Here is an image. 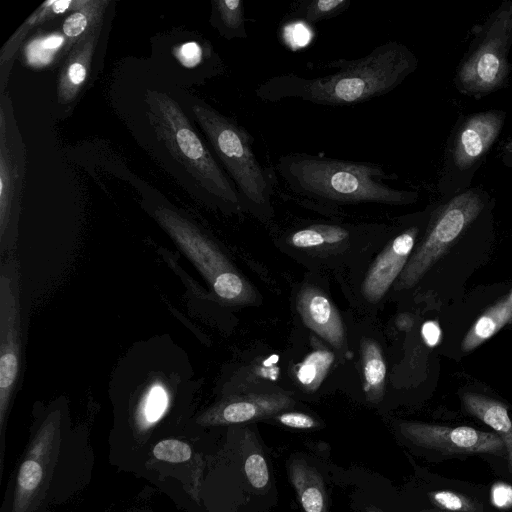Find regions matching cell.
I'll return each instance as SVG.
<instances>
[{"mask_svg": "<svg viewBox=\"0 0 512 512\" xmlns=\"http://www.w3.org/2000/svg\"><path fill=\"white\" fill-rule=\"evenodd\" d=\"M417 66L411 49L388 41L361 58L328 63L327 67L336 69L334 73L315 78L280 74L261 83L254 92L268 103L299 99L322 106H351L395 90Z\"/></svg>", "mask_w": 512, "mask_h": 512, "instance_id": "cell-1", "label": "cell"}, {"mask_svg": "<svg viewBox=\"0 0 512 512\" xmlns=\"http://www.w3.org/2000/svg\"><path fill=\"white\" fill-rule=\"evenodd\" d=\"M275 169L295 197L322 210L366 203L400 206L418 199L416 191L388 185L397 176L377 163L297 152L280 156Z\"/></svg>", "mask_w": 512, "mask_h": 512, "instance_id": "cell-2", "label": "cell"}, {"mask_svg": "<svg viewBox=\"0 0 512 512\" xmlns=\"http://www.w3.org/2000/svg\"><path fill=\"white\" fill-rule=\"evenodd\" d=\"M148 118L159 141L209 198L230 211L242 207L238 192L198 136L179 104L169 95L147 90Z\"/></svg>", "mask_w": 512, "mask_h": 512, "instance_id": "cell-3", "label": "cell"}, {"mask_svg": "<svg viewBox=\"0 0 512 512\" xmlns=\"http://www.w3.org/2000/svg\"><path fill=\"white\" fill-rule=\"evenodd\" d=\"M192 112L234 184L242 207L256 216H270L274 173L255 156L252 135L205 103L194 104Z\"/></svg>", "mask_w": 512, "mask_h": 512, "instance_id": "cell-4", "label": "cell"}, {"mask_svg": "<svg viewBox=\"0 0 512 512\" xmlns=\"http://www.w3.org/2000/svg\"><path fill=\"white\" fill-rule=\"evenodd\" d=\"M473 39L456 71L457 90L480 98L504 86L510 66L512 2H503L488 19L473 28Z\"/></svg>", "mask_w": 512, "mask_h": 512, "instance_id": "cell-5", "label": "cell"}, {"mask_svg": "<svg viewBox=\"0 0 512 512\" xmlns=\"http://www.w3.org/2000/svg\"><path fill=\"white\" fill-rule=\"evenodd\" d=\"M489 194L469 188L431 209L426 233L395 284L397 290L413 287L446 250L489 207Z\"/></svg>", "mask_w": 512, "mask_h": 512, "instance_id": "cell-6", "label": "cell"}, {"mask_svg": "<svg viewBox=\"0 0 512 512\" xmlns=\"http://www.w3.org/2000/svg\"><path fill=\"white\" fill-rule=\"evenodd\" d=\"M502 110H487L459 118L444 154L438 188L444 200L469 188L505 122Z\"/></svg>", "mask_w": 512, "mask_h": 512, "instance_id": "cell-7", "label": "cell"}, {"mask_svg": "<svg viewBox=\"0 0 512 512\" xmlns=\"http://www.w3.org/2000/svg\"><path fill=\"white\" fill-rule=\"evenodd\" d=\"M154 218L200 270L220 299L237 304L254 300L251 285L192 223L165 207L157 208Z\"/></svg>", "mask_w": 512, "mask_h": 512, "instance_id": "cell-8", "label": "cell"}, {"mask_svg": "<svg viewBox=\"0 0 512 512\" xmlns=\"http://www.w3.org/2000/svg\"><path fill=\"white\" fill-rule=\"evenodd\" d=\"M26 171V149L17 127L11 100L1 94L0 103V236L3 240L17 216Z\"/></svg>", "mask_w": 512, "mask_h": 512, "instance_id": "cell-9", "label": "cell"}, {"mask_svg": "<svg viewBox=\"0 0 512 512\" xmlns=\"http://www.w3.org/2000/svg\"><path fill=\"white\" fill-rule=\"evenodd\" d=\"M17 285L8 269L0 281V471L3 470L4 420L20 364V313Z\"/></svg>", "mask_w": 512, "mask_h": 512, "instance_id": "cell-10", "label": "cell"}, {"mask_svg": "<svg viewBox=\"0 0 512 512\" xmlns=\"http://www.w3.org/2000/svg\"><path fill=\"white\" fill-rule=\"evenodd\" d=\"M399 431L414 445L444 454L507 456L504 443L495 432L468 426L450 427L421 422H402Z\"/></svg>", "mask_w": 512, "mask_h": 512, "instance_id": "cell-11", "label": "cell"}, {"mask_svg": "<svg viewBox=\"0 0 512 512\" xmlns=\"http://www.w3.org/2000/svg\"><path fill=\"white\" fill-rule=\"evenodd\" d=\"M419 233L417 225L410 226L397 235L377 256L362 283V294L375 303L383 298L402 273Z\"/></svg>", "mask_w": 512, "mask_h": 512, "instance_id": "cell-12", "label": "cell"}, {"mask_svg": "<svg viewBox=\"0 0 512 512\" xmlns=\"http://www.w3.org/2000/svg\"><path fill=\"white\" fill-rule=\"evenodd\" d=\"M297 309L305 325L344 352L346 340L341 317L329 298L318 288L307 286L297 297Z\"/></svg>", "mask_w": 512, "mask_h": 512, "instance_id": "cell-13", "label": "cell"}, {"mask_svg": "<svg viewBox=\"0 0 512 512\" xmlns=\"http://www.w3.org/2000/svg\"><path fill=\"white\" fill-rule=\"evenodd\" d=\"M293 398L280 393L248 394L228 400L208 416L213 424H235L277 414L294 405Z\"/></svg>", "mask_w": 512, "mask_h": 512, "instance_id": "cell-14", "label": "cell"}, {"mask_svg": "<svg viewBox=\"0 0 512 512\" xmlns=\"http://www.w3.org/2000/svg\"><path fill=\"white\" fill-rule=\"evenodd\" d=\"M102 26V25H101ZM101 26L92 30L68 54L61 68L57 83V103L69 105L75 101L85 86Z\"/></svg>", "mask_w": 512, "mask_h": 512, "instance_id": "cell-15", "label": "cell"}, {"mask_svg": "<svg viewBox=\"0 0 512 512\" xmlns=\"http://www.w3.org/2000/svg\"><path fill=\"white\" fill-rule=\"evenodd\" d=\"M88 0H48L41 4L15 31V33L4 44L0 52L1 91L7 84L16 51L20 47L27 33L35 26L49 21L68 11H76L84 7Z\"/></svg>", "mask_w": 512, "mask_h": 512, "instance_id": "cell-16", "label": "cell"}, {"mask_svg": "<svg viewBox=\"0 0 512 512\" xmlns=\"http://www.w3.org/2000/svg\"><path fill=\"white\" fill-rule=\"evenodd\" d=\"M461 400L467 413L492 428L502 439L508 468L512 474V419L507 408L497 400L473 392L463 393Z\"/></svg>", "mask_w": 512, "mask_h": 512, "instance_id": "cell-17", "label": "cell"}, {"mask_svg": "<svg viewBox=\"0 0 512 512\" xmlns=\"http://www.w3.org/2000/svg\"><path fill=\"white\" fill-rule=\"evenodd\" d=\"M289 476L304 512H327L324 482L318 471L303 459H293Z\"/></svg>", "mask_w": 512, "mask_h": 512, "instance_id": "cell-18", "label": "cell"}, {"mask_svg": "<svg viewBox=\"0 0 512 512\" xmlns=\"http://www.w3.org/2000/svg\"><path fill=\"white\" fill-rule=\"evenodd\" d=\"M512 322V292L489 307L471 326L463 338L461 349L469 352Z\"/></svg>", "mask_w": 512, "mask_h": 512, "instance_id": "cell-19", "label": "cell"}, {"mask_svg": "<svg viewBox=\"0 0 512 512\" xmlns=\"http://www.w3.org/2000/svg\"><path fill=\"white\" fill-rule=\"evenodd\" d=\"M108 4V0H89L84 7L65 18L62 25V34L66 39L65 55L68 56L92 30L102 25Z\"/></svg>", "mask_w": 512, "mask_h": 512, "instance_id": "cell-20", "label": "cell"}, {"mask_svg": "<svg viewBox=\"0 0 512 512\" xmlns=\"http://www.w3.org/2000/svg\"><path fill=\"white\" fill-rule=\"evenodd\" d=\"M363 388L370 402H379L384 393L387 368L380 345L371 338L361 341Z\"/></svg>", "mask_w": 512, "mask_h": 512, "instance_id": "cell-21", "label": "cell"}, {"mask_svg": "<svg viewBox=\"0 0 512 512\" xmlns=\"http://www.w3.org/2000/svg\"><path fill=\"white\" fill-rule=\"evenodd\" d=\"M351 230L338 224H311L302 227L288 237V243L296 248H317L345 242Z\"/></svg>", "mask_w": 512, "mask_h": 512, "instance_id": "cell-22", "label": "cell"}, {"mask_svg": "<svg viewBox=\"0 0 512 512\" xmlns=\"http://www.w3.org/2000/svg\"><path fill=\"white\" fill-rule=\"evenodd\" d=\"M212 24L228 40L248 38L241 0L212 1Z\"/></svg>", "mask_w": 512, "mask_h": 512, "instance_id": "cell-23", "label": "cell"}, {"mask_svg": "<svg viewBox=\"0 0 512 512\" xmlns=\"http://www.w3.org/2000/svg\"><path fill=\"white\" fill-rule=\"evenodd\" d=\"M66 39L62 33L41 34L27 43L24 50L26 63L35 68L46 67L55 62L57 56L65 55Z\"/></svg>", "mask_w": 512, "mask_h": 512, "instance_id": "cell-24", "label": "cell"}, {"mask_svg": "<svg viewBox=\"0 0 512 512\" xmlns=\"http://www.w3.org/2000/svg\"><path fill=\"white\" fill-rule=\"evenodd\" d=\"M334 362V354L326 349H317L309 353L298 364L296 378L308 391H315L322 384Z\"/></svg>", "mask_w": 512, "mask_h": 512, "instance_id": "cell-25", "label": "cell"}, {"mask_svg": "<svg viewBox=\"0 0 512 512\" xmlns=\"http://www.w3.org/2000/svg\"><path fill=\"white\" fill-rule=\"evenodd\" d=\"M351 0H305L300 2L293 15L309 24L335 18L349 9Z\"/></svg>", "mask_w": 512, "mask_h": 512, "instance_id": "cell-26", "label": "cell"}, {"mask_svg": "<svg viewBox=\"0 0 512 512\" xmlns=\"http://www.w3.org/2000/svg\"><path fill=\"white\" fill-rule=\"evenodd\" d=\"M43 478V468L41 464L32 459L27 458L20 466L17 477V492L15 507H22L38 488Z\"/></svg>", "mask_w": 512, "mask_h": 512, "instance_id": "cell-27", "label": "cell"}, {"mask_svg": "<svg viewBox=\"0 0 512 512\" xmlns=\"http://www.w3.org/2000/svg\"><path fill=\"white\" fill-rule=\"evenodd\" d=\"M430 501L447 512H479L480 506L467 496L450 490H438L428 494Z\"/></svg>", "mask_w": 512, "mask_h": 512, "instance_id": "cell-28", "label": "cell"}, {"mask_svg": "<svg viewBox=\"0 0 512 512\" xmlns=\"http://www.w3.org/2000/svg\"><path fill=\"white\" fill-rule=\"evenodd\" d=\"M168 405V394L161 383H154L144 396L142 414L147 422L157 421Z\"/></svg>", "mask_w": 512, "mask_h": 512, "instance_id": "cell-29", "label": "cell"}, {"mask_svg": "<svg viewBox=\"0 0 512 512\" xmlns=\"http://www.w3.org/2000/svg\"><path fill=\"white\" fill-rule=\"evenodd\" d=\"M153 455L162 461L181 463L191 458L192 449L187 443L180 440L166 439L155 445Z\"/></svg>", "mask_w": 512, "mask_h": 512, "instance_id": "cell-30", "label": "cell"}, {"mask_svg": "<svg viewBox=\"0 0 512 512\" xmlns=\"http://www.w3.org/2000/svg\"><path fill=\"white\" fill-rule=\"evenodd\" d=\"M244 471L250 485L256 489H263L269 483L267 462L260 453H252L246 458Z\"/></svg>", "mask_w": 512, "mask_h": 512, "instance_id": "cell-31", "label": "cell"}, {"mask_svg": "<svg viewBox=\"0 0 512 512\" xmlns=\"http://www.w3.org/2000/svg\"><path fill=\"white\" fill-rule=\"evenodd\" d=\"M277 420L284 426L296 429H311L318 426V422L308 414L302 412H285L277 416Z\"/></svg>", "mask_w": 512, "mask_h": 512, "instance_id": "cell-32", "label": "cell"}, {"mask_svg": "<svg viewBox=\"0 0 512 512\" xmlns=\"http://www.w3.org/2000/svg\"><path fill=\"white\" fill-rule=\"evenodd\" d=\"M178 59L187 67L199 64L203 58L201 46L196 42H189L181 45L176 52Z\"/></svg>", "mask_w": 512, "mask_h": 512, "instance_id": "cell-33", "label": "cell"}, {"mask_svg": "<svg viewBox=\"0 0 512 512\" xmlns=\"http://www.w3.org/2000/svg\"><path fill=\"white\" fill-rule=\"evenodd\" d=\"M422 337L428 346H435L441 338V330L439 325L434 321H427L421 329Z\"/></svg>", "mask_w": 512, "mask_h": 512, "instance_id": "cell-34", "label": "cell"}, {"mask_svg": "<svg viewBox=\"0 0 512 512\" xmlns=\"http://www.w3.org/2000/svg\"><path fill=\"white\" fill-rule=\"evenodd\" d=\"M503 164L512 169V140L508 142L502 151Z\"/></svg>", "mask_w": 512, "mask_h": 512, "instance_id": "cell-35", "label": "cell"}, {"mask_svg": "<svg viewBox=\"0 0 512 512\" xmlns=\"http://www.w3.org/2000/svg\"><path fill=\"white\" fill-rule=\"evenodd\" d=\"M397 324L401 329H408L412 326L411 317L407 315H402L399 317Z\"/></svg>", "mask_w": 512, "mask_h": 512, "instance_id": "cell-36", "label": "cell"}, {"mask_svg": "<svg viewBox=\"0 0 512 512\" xmlns=\"http://www.w3.org/2000/svg\"><path fill=\"white\" fill-rule=\"evenodd\" d=\"M421 512H447V511H443V510H439V509H427V510H423Z\"/></svg>", "mask_w": 512, "mask_h": 512, "instance_id": "cell-37", "label": "cell"}, {"mask_svg": "<svg viewBox=\"0 0 512 512\" xmlns=\"http://www.w3.org/2000/svg\"><path fill=\"white\" fill-rule=\"evenodd\" d=\"M512 2V1H511Z\"/></svg>", "mask_w": 512, "mask_h": 512, "instance_id": "cell-38", "label": "cell"}]
</instances>
